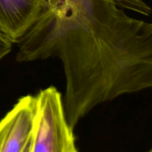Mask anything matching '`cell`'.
I'll return each mask as SVG.
<instances>
[{"mask_svg": "<svg viewBox=\"0 0 152 152\" xmlns=\"http://www.w3.org/2000/svg\"><path fill=\"white\" fill-rule=\"evenodd\" d=\"M59 56L72 129L96 105L152 88V23L134 19L118 0H91L45 32L19 43L20 62Z\"/></svg>", "mask_w": 152, "mask_h": 152, "instance_id": "6da1fadb", "label": "cell"}, {"mask_svg": "<svg viewBox=\"0 0 152 152\" xmlns=\"http://www.w3.org/2000/svg\"><path fill=\"white\" fill-rule=\"evenodd\" d=\"M37 99L22 96L0 120V152H22L33 134Z\"/></svg>", "mask_w": 152, "mask_h": 152, "instance_id": "3957f363", "label": "cell"}, {"mask_svg": "<svg viewBox=\"0 0 152 152\" xmlns=\"http://www.w3.org/2000/svg\"><path fill=\"white\" fill-rule=\"evenodd\" d=\"M37 110L31 152H79L67 120L62 95L53 86L36 96Z\"/></svg>", "mask_w": 152, "mask_h": 152, "instance_id": "7a4b0ae2", "label": "cell"}, {"mask_svg": "<svg viewBox=\"0 0 152 152\" xmlns=\"http://www.w3.org/2000/svg\"><path fill=\"white\" fill-rule=\"evenodd\" d=\"M31 140H32V137H31V140H29V142H28V144L26 145L25 148H24L23 151L22 152H31Z\"/></svg>", "mask_w": 152, "mask_h": 152, "instance_id": "8992f818", "label": "cell"}, {"mask_svg": "<svg viewBox=\"0 0 152 152\" xmlns=\"http://www.w3.org/2000/svg\"><path fill=\"white\" fill-rule=\"evenodd\" d=\"M13 43L0 32V61L12 50Z\"/></svg>", "mask_w": 152, "mask_h": 152, "instance_id": "5b68a950", "label": "cell"}, {"mask_svg": "<svg viewBox=\"0 0 152 152\" xmlns=\"http://www.w3.org/2000/svg\"><path fill=\"white\" fill-rule=\"evenodd\" d=\"M147 152H152V148H151V149L149 150V151H147Z\"/></svg>", "mask_w": 152, "mask_h": 152, "instance_id": "52a82bcc", "label": "cell"}, {"mask_svg": "<svg viewBox=\"0 0 152 152\" xmlns=\"http://www.w3.org/2000/svg\"><path fill=\"white\" fill-rule=\"evenodd\" d=\"M45 8V0H0V32L19 43Z\"/></svg>", "mask_w": 152, "mask_h": 152, "instance_id": "277c9868", "label": "cell"}]
</instances>
